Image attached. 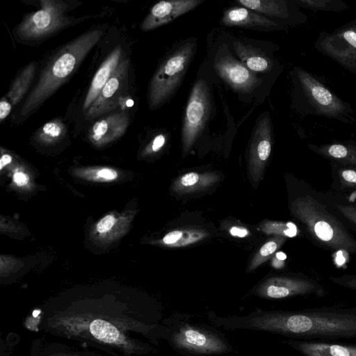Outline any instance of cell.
I'll use <instances>...</instances> for the list:
<instances>
[{
	"label": "cell",
	"mask_w": 356,
	"mask_h": 356,
	"mask_svg": "<svg viewBox=\"0 0 356 356\" xmlns=\"http://www.w3.org/2000/svg\"><path fill=\"white\" fill-rule=\"evenodd\" d=\"M150 302L129 293L60 296L46 302L38 329L93 348L110 356H145L158 352L168 328Z\"/></svg>",
	"instance_id": "obj_1"
},
{
	"label": "cell",
	"mask_w": 356,
	"mask_h": 356,
	"mask_svg": "<svg viewBox=\"0 0 356 356\" xmlns=\"http://www.w3.org/2000/svg\"><path fill=\"white\" fill-rule=\"evenodd\" d=\"M208 319L216 327L228 330H250L291 337L341 338L356 337V314L345 312L258 310L243 316Z\"/></svg>",
	"instance_id": "obj_2"
},
{
	"label": "cell",
	"mask_w": 356,
	"mask_h": 356,
	"mask_svg": "<svg viewBox=\"0 0 356 356\" xmlns=\"http://www.w3.org/2000/svg\"><path fill=\"white\" fill-rule=\"evenodd\" d=\"M291 215L312 241L323 248L356 254V238L326 196L304 184L290 201Z\"/></svg>",
	"instance_id": "obj_3"
},
{
	"label": "cell",
	"mask_w": 356,
	"mask_h": 356,
	"mask_svg": "<svg viewBox=\"0 0 356 356\" xmlns=\"http://www.w3.org/2000/svg\"><path fill=\"white\" fill-rule=\"evenodd\" d=\"M102 33L100 29L83 33L64 46L47 63L23 104L22 116L32 113L58 90L99 41Z\"/></svg>",
	"instance_id": "obj_4"
},
{
	"label": "cell",
	"mask_w": 356,
	"mask_h": 356,
	"mask_svg": "<svg viewBox=\"0 0 356 356\" xmlns=\"http://www.w3.org/2000/svg\"><path fill=\"white\" fill-rule=\"evenodd\" d=\"M188 319L189 317L175 315L163 321L169 330L166 340L175 351L185 356H210L233 350L227 339L219 330Z\"/></svg>",
	"instance_id": "obj_5"
},
{
	"label": "cell",
	"mask_w": 356,
	"mask_h": 356,
	"mask_svg": "<svg viewBox=\"0 0 356 356\" xmlns=\"http://www.w3.org/2000/svg\"><path fill=\"white\" fill-rule=\"evenodd\" d=\"M195 44L180 46L161 63L149 82L147 100L151 109L161 106L181 85L195 54Z\"/></svg>",
	"instance_id": "obj_6"
},
{
	"label": "cell",
	"mask_w": 356,
	"mask_h": 356,
	"mask_svg": "<svg viewBox=\"0 0 356 356\" xmlns=\"http://www.w3.org/2000/svg\"><path fill=\"white\" fill-rule=\"evenodd\" d=\"M211 112V96L205 81L194 83L186 104L184 118L181 141L183 151L187 153L199 137Z\"/></svg>",
	"instance_id": "obj_7"
},
{
	"label": "cell",
	"mask_w": 356,
	"mask_h": 356,
	"mask_svg": "<svg viewBox=\"0 0 356 356\" xmlns=\"http://www.w3.org/2000/svg\"><path fill=\"white\" fill-rule=\"evenodd\" d=\"M41 8L26 17L17 27L22 40H38L63 27L67 22L64 15L66 5L61 1H40Z\"/></svg>",
	"instance_id": "obj_8"
},
{
	"label": "cell",
	"mask_w": 356,
	"mask_h": 356,
	"mask_svg": "<svg viewBox=\"0 0 356 356\" xmlns=\"http://www.w3.org/2000/svg\"><path fill=\"white\" fill-rule=\"evenodd\" d=\"M272 127L268 117H262L257 122L250 139L248 170L253 184L261 181L271 153Z\"/></svg>",
	"instance_id": "obj_9"
},
{
	"label": "cell",
	"mask_w": 356,
	"mask_h": 356,
	"mask_svg": "<svg viewBox=\"0 0 356 356\" xmlns=\"http://www.w3.org/2000/svg\"><path fill=\"white\" fill-rule=\"evenodd\" d=\"M320 286L310 280L292 277H271L261 282L252 294L265 299H282L316 292Z\"/></svg>",
	"instance_id": "obj_10"
},
{
	"label": "cell",
	"mask_w": 356,
	"mask_h": 356,
	"mask_svg": "<svg viewBox=\"0 0 356 356\" xmlns=\"http://www.w3.org/2000/svg\"><path fill=\"white\" fill-rule=\"evenodd\" d=\"M129 63L128 59L122 58L111 77L86 111V119L92 120L96 118L113 110L116 106L117 95L125 81Z\"/></svg>",
	"instance_id": "obj_11"
},
{
	"label": "cell",
	"mask_w": 356,
	"mask_h": 356,
	"mask_svg": "<svg viewBox=\"0 0 356 356\" xmlns=\"http://www.w3.org/2000/svg\"><path fill=\"white\" fill-rule=\"evenodd\" d=\"M201 0L161 1L151 8L140 24L142 31L155 29L196 8Z\"/></svg>",
	"instance_id": "obj_12"
},
{
	"label": "cell",
	"mask_w": 356,
	"mask_h": 356,
	"mask_svg": "<svg viewBox=\"0 0 356 356\" xmlns=\"http://www.w3.org/2000/svg\"><path fill=\"white\" fill-rule=\"evenodd\" d=\"M214 67L220 77L238 91H250L260 83L252 71L233 58H219Z\"/></svg>",
	"instance_id": "obj_13"
},
{
	"label": "cell",
	"mask_w": 356,
	"mask_h": 356,
	"mask_svg": "<svg viewBox=\"0 0 356 356\" xmlns=\"http://www.w3.org/2000/svg\"><path fill=\"white\" fill-rule=\"evenodd\" d=\"M30 356H110L104 352L79 343L36 339L32 344Z\"/></svg>",
	"instance_id": "obj_14"
},
{
	"label": "cell",
	"mask_w": 356,
	"mask_h": 356,
	"mask_svg": "<svg viewBox=\"0 0 356 356\" xmlns=\"http://www.w3.org/2000/svg\"><path fill=\"white\" fill-rule=\"evenodd\" d=\"M129 124V117L124 111L115 113L96 121L90 129V140L96 144L108 143L122 136Z\"/></svg>",
	"instance_id": "obj_15"
},
{
	"label": "cell",
	"mask_w": 356,
	"mask_h": 356,
	"mask_svg": "<svg viewBox=\"0 0 356 356\" xmlns=\"http://www.w3.org/2000/svg\"><path fill=\"white\" fill-rule=\"evenodd\" d=\"M35 63L31 62L19 72L0 102V120L10 114L28 91L35 73Z\"/></svg>",
	"instance_id": "obj_16"
},
{
	"label": "cell",
	"mask_w": 356,
	"mask_h": 356,
	"mask_svg": "<svg viewBox=\"0 0 356 356\" xmlns=\"http://www.w3.org/2000/svg\"><path fill=\"white\" fill-rule=\"evenodd\" d=\"M121 60L122 49L120 47H117L110 53L94 75L83 104V111H87L91 106Z\"/></svg>",
	"instance_id": "obj_17"
},
{
	"label": "cell",
	"mask_w": 356,
	"mask_h": 356,
	"mask_svg": "<svg viewBox=\"0 0 356 356\" xmlns=\"http://www.w3.org/2000/svg\"><path fill=\"white\" fill-rule=\"evenodd\" d=\"M299 76L308 95L324 112L337 114L343 109L342 103L320 82L304 72H300Z\"/></svg>",
	"instance_id": "obj_18"
},
{
	"label": "cell",
	"mask_w": 356,
	"mask_h": 356,
	"mask_svg": "<svg viewBox=\"0 0 356 356\" xmlns=\"http://www.w3.org/2000/svg\"><path fill=\"white\" fill-rule=\"evenodd\" d=\"M222 23L227 26L271 29L276 26L274 21L245 7H233L224 12Z\"/></svg>",
	"instance_id": "obj_19"
},
{
	"label": "cell",
	"mask_w": 356,
	"mask_h": 356,
	"mask_svg": "<svg viewBox=\"0 0 356 356\" xmlns=\"http://www.w3.org/2000/svg\"><path fill=\"white\" fill-rule=\"evenodd\" d=\"M214 172H191L179 177L172 184V190L179 194L191 193L207 189L218 181Z\"/></svg>",
	"instance_id": "obj_20"
},
{
	"label": "cell",
	"mask_w": 356,
	"mask_h": 356,
	"mask_svg": "<svg viewBox=\"0 0 356 356\" xmlns=\"http://www.w3.org/2000/svg\"><path fill=\"white\" fill-rule=\"evenodd\" d=\"M288 343L306 356H356L355 346L295 341Z\"/></svg>",
	"instance_id": "obj_21"
},
{
	"label": "cell",
	"mask_w": 356,
	"mask_h": 356,
	"mask_svg": "<svg viewBox=\"0 0 356 356\" xmlns=\"http://www.w3.org/2000/svg\"><path fill=\"white\" fill-rule=\"evenodd\" d=\"M209 233L198 229H181L166 234L161 243L170 248H180L194 244L206 238Z\"/></svg>",
	"instance_id": "obj_22"
},
{
	"label": "cell",
	"mask_w": 356,
	"mask_h": 356,
	"mask_svg": "<svg viewBox=\"0 0 356 356\" xmlns=\"http://www.w3.org/2000/svg\"><path fill=\"white\" fill-rule=\"evenodd\" d=\"M243 7L264 16L282 17L286 9L284 1L273 0H238Z\"/></svg>",
	"instance_id": "obj_23"
},
{
	"label": "cell",
	"mask_w": 356,
	"mask_h": 356,
	"mask_svg": "<svg viewBox=\"0 0 356 356\" xmlns=\"http://www.w3.org/2000/svg\"><path fill=\"white\" fill-rule=\"evenodd\" d=\"M234 48L238 57L250 71L266 72L270 70L271 64L266 57L252 51L248 47L241 44H235Z\"/></svg>",
	"instance_id": "obj_24"
},
{
	"label": "cell",
	"mask_w": 356,
	"mask_h": 356,
	"mask_svg": "<svg viewBox=\"0 0 356 356\" xmlns=\"http://www.w3.org/2000/svg\"><path fill=\"white\" fill-rule=\"evenodd\" d=\"M286 239V238L284 236H274L267 241L252 259L248 270H254L261 264L268 261L283 245Z\"/></svg>",
	"instance_id": "obj_25"
},
{
	"label": "cell",
	"mask_w": 356,
	"mask_h": 356,
	"mask_svg": "<svg viewBox=\"0 0 356 356\" xmlns=\"http://www.w3.org/2000/svg\"><path fill=\"white\" fill-rule=\"evenodd\" d=\"M36 137L45 143H51L60 139L66 133L67 128L60 119L51 120L37 130Z\"/></svg>",
	"instance_id": "obj_26"
},
{
	"label": "cell",
	"mask_w": 356,
	"mask_h": 356,
	"mask_svg": "<svg viewBox=\"0 0 356 356\" xmlns=\"http://www.w3.org/2000/svg\"><path fill=\"white\" fill-rule=\"evenodd\" d=\"M261 230L267 234L284 237H294L298 235V229L292 222L266 221L261 224Z\"/></svg>",
	"instance_id": "obj_27"
},
{
	"label": "cell",
	"mask_w": 356,
	"mask_h": 356,
	"mask_svg": "<svg viewBox=\"0 0 356 356\" xmlns=\"http://www.w3.org/2000/svg\"><path fill=\"white\" fill-rule=\"evenodd\" d=\"M323 154L346 164L356 165V152L341 144H334L321 150Z\"/></svg>",
	"instance_id": "obj_28"
},
{
	"label": "cell",
	"mask_w": 356,
	"mask_h": 356,
	"mask_svg": "<svg viewBox=\"0 0 356 356\" xmlns=\"http://www.w3.org/2000/svg\"><path fill=\"white\" fill-rule=\"evenodd\" d=\"M326 197L338 214L356 227V207L355 205L344 203L338 198Z\"/></svg>",
	"instance_id": "obj_29"
},
{
	"label": "cell",
	"mask_w": 356,
	"mask_h": 356,
	"mask_svg": "<svg viewBox=\"0 0 356 356\" xmlns=\"http://www.w3.org/2000/svg\"><path fill=\"white\" fill-rule=\"evenodd\" d=\"M335 178L343 188H356V168H341L335 173Z\"/></svg>",
	"instance_id": "obj_30"
},
{
	"label": "cell",
	"mask_w": 356,
	"mask_h": 356,
	"mask_svg": "<svg viewBox=\"0 0 356 356\" xmlns=\"http://www.w3.org/2000/svg\"><path fill=\"white\" fill-rule=\"evenodd\" d=\"M115 222V218L111 215H108L103 218L97 224V229L100 233L108 231L113 226Z\"/></svg>",
	"instance_id": "obj_31"
},
{
	"label": "cell",
	"mask_w": 356,
	"mask_h": 356,
	"mask_svg": "<svg viewBox=\"0 0 356 356\" xmlns=\"http://www.w3.org/2000/svg\"><path fill=\"white\" fill-rule=\"evenodd\" d=\"M166 138L165 135L161 134L156 136L152 140L150 145V149L153 152L159 151L165 145Z\"/></svg>",
	"instance_id": "obj_32"
},
{
	"label": "cell",
	"mask_w": 356,
	"mask_h": 356,
	"mask_svg": "<svg viewBox=\"0 0 356 356\" xmlns=\"http://www.w3.org/2000/svg\"><path fill=\"white\" fill-rule=\"evenodd\" d=\"M343 40L352 47L356 49V31L353 30H346L342 34Z\"/></svg>",
	"instance_id": "obj_33"
},
{
	"label": "cell",
	"mask_w": 356,
	"mask_h": 356,
	"mask_svg": "<svg viewBox=\"0 0 356 356\" xmlns=\"http://www.w3.org/2000/svg\"><path fill=\"white\" fill-rule=\"evenodd\" d=\"M229 232L232 236L239 238H244L250 234V232L248 229L240 226L232 227L229 229Z\"/></svg>",
	"instance_id": "obj_34"
},
{
	"label": "cell",
	"mask_w": 356,
	"mask_h": 356,
	"mask_svg": "<svg viewBox=\"0 0 356 356\" xmlns=\"http://www.w3.org/2000/svg\"><path fill=\"white\" fill-rule=\"evenodd\" d=\"M97 175L106 179L111 180L115 179L118 177L117 172L109 168H103L97 172Z\"/></svg>",
	"instance_id": "obj_35"
},
{
	"label": "cell",
	"mask_w": 356,
	"mask_h": 356,
	"mask_svg": "<svg viewBox=\"0 0 356 356\" xmlns=\"http://www.w3.org/2000/svg\"><path fill=\"white\" fill-rule=\"evenodd\" d=\"M13 181L18 186H24L29 181V177L22 172H16L13 176Z\"/></svg>",
	"instance_id": "obj_36"
},
{
	"label": "cell",
	"mask_w": 356,
	"mask_h": 356,
	"mask_svg": "<svg viewBox=\"0 0 356 356\" xmlns=\"http://www.w3.org/2000/svg\"><path fill=\"white\" fill-rule=\"evenodd\" d=\"M328 1H301V3H305L307 6H311L313 8H324L327 6V4L329 3Z\"/></svg>",
	"instance_id": "obj_37"
},
{
	"label": "cell",
	"mask_w": 356,
	"mask_h": 356,
	"mask_svg": "<svg viewBox=\"0 0 356 356\" xmlns=\"http://www.w3.org/2000/svg\"><path fill=\"white\" fill-rule=\"evenodd\" d=\"M12 161V157L9 154H3L2 155L0 161V169L1 170L3 166L10 163Z\"/></svg>",
	"instance_id": "obj_38"
},
{
	"label": "cell",
	"mask_w": 356,
	"mask_h": 356,
	"mask_svg": "<svg viewBox=\"0 0 356 356\" xmlns=\"http://www.w3.org/2000/svg\"><path fill=\"white\" fill-rule=\"evenodd\" d=\"M282 259H284V258H280L279 256L277 254H276L273 257V259L272 266L274 268H280L281 267V264L282 265L284 264V262L282 261Z\"/></svg>",
	"instance_id": "obj_39"
},
{
	"label": "cell",
	"mask_w": 356,
	"mask_h": 356,
	"mask_svg": "<svg viewBox=\"0 0 356 356\" xmlns=\"http://www.w3.org/2000/svg\"><path fill=\"white\" fill-rule=\"evenodd\" d=\"M354 205H355V207H356V203H355V204H354Z\"/></svg>",
	"instance_id": "obj_40"
}]
</instances>
